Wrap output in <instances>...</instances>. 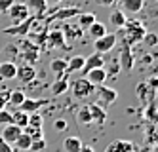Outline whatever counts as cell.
<instances>
[{"instance_id": "36", "label": "cell", "mask_w": 158, "mask_h": 152, "mask_svg": "<svg viewBox=\"0 0 158 152\" xmlns=\"http://www.w3.org/2000/svg\"><path fill=\"white\" fill-rule=\"evenodd\" d=\"M118 71H120V65H118V59H114V61H110L109 63V68H107V78L109 76H116L118 74Z\"/></svg>"}, {"instance_id": "24", "label": "cell", "mask_w": 158, "mask_h": 152, "mask_svg": "<svg viewBox=\"0 0 158 152\" xmlns=\"http://www.w3.org/2000/svg\"><path fill=\"white\" fill-rule=\"evenodd\" d=\"M27 8L35 11V15L40 17L46 14V10H48V4H46V0H29L27 2Z\"/></svg>"}, {"instance_id": "44", "label": "cell", "mask_w": 158, "mask_h": 152, "mask_svg": "<svg viewBox=\"0 0 158 152\" xmlns=\"http://www.w3.org/2000/svg\"><path fill=\"white\" fill-rule=\"evenodd\" d=\"M118 0H99V4L101 6H112V4H116Z\"/></svg>"}, {"instance_id": "43", "label": "cell", "mask_w": 158, "mask_h": 152, "mask_svg": "<svg viewBox=\"0 0 158 152\" xmlns=\"http://www.w3.org/2000/svg\"><path fill=\"white\" fill-rule=\"evenodd\" d=\"M143 40L147 42V46H156V36L154 34H145Z\"/></svg>"}, {"instance_id": "46", "label": "cell", "mask_w": 158, "mask_h": 152, "mask_svg": "<svg viewBox=\"0 0 158 152\" xmlns=\"http://www.w3.org/2000/svg\"><path fill=\"white\" fill-rule=\"evenodd\" d=\"M152 63V55H145V65H151Z\"/></svg>"}, {"instance_id": "6", "label": "cell", "mask_w": 158, "mask_h": 152, "mask_svg": "<svg viewBox=\"0 0 158 152\" xmlns=\"http://www.w3.org/2000/svg\"><path fill=\"white\" fill-rule=\"evenodd\" d=\"M116 46V34H110V32H107V34H103L101 38H95L94 40V48H95V51L97 53H107V51H112V48Z\"/></svg>"}, {"instance_id": "7", "label": "cell", "mask_w": 158, "mask_h": 152, "mask_svg": "<svg viewBox=\"0 0 158 152\" xmlns=\"http://www.w3.org/2000/svg\"><path fill=\"white\" fill-rule=\"evenodd\" d=\"M118 65H120V71H131L133 68V53H131V46L122 42V48H120V55H118Z\"/></svg>"}, {"instance_id": "15", "label": "cell", "mask_w": 158, "mask_h": 152, "mask_svg": "<svg viewBox=\"0 0 158 152\" xmlns=\"http://www.w3.org/2000/svg\"><path fill=\"white\" fill-rule=\"evenodd\" d=\"M46 38H48V42H50L52 48H57V50H65V48H69V46H67V42H65V38H63L61 29H57V31H48Z\"/></svg>"}, {"instance_id": "11", "label": "cell", "mask_w": 158, "mask_h": 152, "mask_svg": "<svg viewBox=\"0 0 158 152\" xmlns=\"http://www.w3.org/2000/svg\"><path fill=\"white\" fill-rule=\"evenodd\" d=\"M17 80H21V84H31V82H35L36 78V68L35 65H21L17 67V74H15Z\"/></svg>"}, {"instance_id": "31", "label": "cell", "mask_w": 158, "mask_h": 152, "mask_svg": "<svg viewBox=\"0 0 158 152\" xmlns=\"http://www.w3.org/2000/svg\"><path fill=\"white\" fill-rule=\"evenodd\" d=\"M31 143H32L31 135L23 131V133H21V135L15 139V143H14V145H17V148H19V150H29V148H31Z\"/></svg>"}, {"instance_id": "37", "label": "cell", "mask_w": 158, "mask_h": 152, "mask_svg": "<svg viewBox=\"0 0 158 152\" xmlns=\"http://www.w3.org/2000/svg\"><path fill=\"white\" fill-rule=\"evenodd\" d=\"M6 124H12V112L2 109L0 110V125H6Z\"/></svg>"}, {"instance_id": "30", "label": "cell", "mask_w": 158, "mask_h": 152, "mask_svg": "<svg viewBox=\"0 0 158 152\" xmlns=\"http://www.w3.org/2000/svg\"><path fill=\"white\" fill-rule=\"evenodd\" d=\"M130 150H133V145L128 141H116V143L109 145L107 148V152H130Z\"/></svg>"}, {"instance_id": "10", "label": "cell", "mask_w": 158, "mask_h": 152, "mask_svg": "<svg viewBox=\"0 0 158 152\" xmlns=\"http://www.w3.org/2000/svg\"><path fill=\"white\" fill-rule=\"evenodd\" d=\"M8 15L10 17H12V21L15 23V25H17V23H21V21H25L31 14H29V8H27V4H12V6H10L8 8Z\"/></svg>"}, {"instance_id": "45", "label": "cell", "mask_w": 158, "mask_h": 152, "mask_svg": "<svg viewBox=\"0 0 158 152\" xmlns=\"http://www.w3.org/2000/svg\"><path fill=\"white\" fill-rule=\"evenodd\" d=\"M80 152H95V150H94L92 146H84V145H82V148H80Z\"/></svg>"}, {"instance_id": "9", "label": "cell", "mask_w": 158, "mask_h": 152, "mask_svg": "<svg viewBox=\"0 0 158 152\" xmlns=\"http://www.w3.org/2000/svg\"><path fill=\"white\" fill-rule=\"evenodd\" d=\"M61 32H63V38H65L67 44L78 42L82 38V31H80V25H78V23H65Z\"/></svg>"}, {"instance_id": "40", "label": "cell", "mask_w": 158, "mask_h": 152, "mask_svg": "<svg viewBox=\"0 0 158 152\" xmlns=\"http://www.w3.org/2000/svg\"><path fill=\"white\" fill-rule=\"evenodd\" d=\"M12 4H14V0H0V14H6Z\"/></svg>"}, {"instance_id": "26", "label": "cell", "mask_w": 158, "mask_h": 152, "mask_svg": "<svg viewBox=\"0 0 158 152\" xmlns=\"http://www.w3.org/2000/svg\"><path fill=\"white\" fill-rule=\"evenodd\" d=\"M50 71L55 72V74H65L67 72V59H63V57H55V59L50 61Z\"/></svg>"}, {"instance_id": "4", "label": "cell", "mask_w": 158, "mask_h": 152, "mask_svg": "<svg viewBox=\"0 0 158 152\" xmlns=\"http://www.w3.org/2000/svg\"><path fill=\"white\" fill-rule=\"evenodd\" d=\"M95 91H97V105H101L103 109L109 107V105H112V103L116 101V97H118V91L112 89V88H107L105 84L103 86H97Z\"/></svg>"}, {"instance_id": "32", "label": "cell", "mask_w": 158, "mask_h": 152, "mask_svg": "<svg viewBox=\"0 0 158 152\" xmlns=\"http://www.w3.org/2000/svg\"><path fill=\"white\" fill-rule=\"evenodd\" d=\"M95 14H92V11H88V14H80L78 15V25H80V29H88L92 23H95Z\"/></svg>"}, {"instance_id": "5", "label": "cell", "mask_w": 158, "mask_h": 152, "mask_svg": "<svg viewBox=\"0 0 158 152\" xmlns=\"http://www.w3.org/2000/svg\"><path fill=\"white\" fill-rule=\"evenodd\" d=\"M19 53L27 61V65H35L38 61V44L31 42V40H23V44L19 48Z\"/></svg>"}, {"instance_id": "41", "label": "cell", "mask_w": 158, "mask_h": 152, "mask_svg": "<svg viewBox=\"0 0 158 152\" xmlns=\"http://www.w3.org/2000/svg\"><path fill=\"white\" fill-rule=\"evenodd\" d=\"M154 103H149V110H147V118H149L151 122H154V118H156V114H154Z\"/></svg>"}, {"instance_id": "22", "label": "cell", "mask_w": 158, "mask_h": 152, "mask_svg": "<svg viewBox=\"0 0 158 152\" xmlns=\"http://www.w3.org/2000/svg\"><path fill=\"white\" fill-rule=\"evenodd\" d=\"M12 124L19 125L21 129H25L27 124H29V114H27V112H23V110H19V109L12 110Z\"/></svg>"}, {"instance_id": "27", "label": "cell", "mask_w": 158, "mask_h": 152, "mask_svg": "<svg viewBox=\"0 0 158 152\" xmlns=\"http://www.w3.org/2000/svg\"><path fill=\"white\" fill-rule=\"evenodd\" d=\"M84 67V57L82 55H74L71 59H67V72H78Z\"/></svg>"}, {"instance_id": "3", "label": "cell", "mask_w": 158, "mask_h": 152, "mask_svg": "<svg viewBox=\"0 0 158 152\" xmlns=\"http://www.w3.org/2000/svg\"><path fill=\"white\" fill-rule=\"evenodd\" d=\"M95 93V86L89 84L86 78H78L73 82V95L76 99H88L89 95Z\"/></svg>"}, {"instance_id": "42", "label": "cell", "mask_w": 158, "mask_h": 152, "mask_svg": "<svg viewBox=\"0 0 158 152\" xmlns=\"http://www.w3.org/2000/svg\"><path fill=\"white\" fill-rule=\"evenodd\" d=\"M0 152H14L12 145H8L6 141H2V137H0Z\"/></svg>"}, {"instance_id": "33", "label": "cell", "mask_w": 158, "mask_h": 152, "mask_svg": "<svg viewBox=\"0 0 158 152\" xmlns=\"http://www.w3.org/2000/svg\"><path fill=\"white\" fill-rule=\"evenodd\" d=\"M78 122L84 124V125L94 124V122H92V116H89V110H88V105H84V107L78 110Z\"/></svg>"}, {"instance_id": "39", "label": "cell", "mask_w": 158, "mask_h": 152, "mask_svg": "<svg viewBox=\"0 0 158 152\" xmlns=\"http://www.w3.org/2000/svg\"><path fill=\"white\" fill-rule=\"evenodd\" d=\"M53 127H55V131H65L67 129V122L63 118H57V120H55V124H53Z\"/></svg>"}, {"instance_id": "23", "label": "cell", "mask_w": 158, "mask_h": 152, "mask_svg": "<svg viewBox=\"0 0 158 152\" xmlns=\"http://www.w3.org/2000/svg\"><path fill=\"white\" fill-rule=\"evenodd\" d=\"M80 148H82V141L78 137H65V141H63L65 152H80Z\"/></svg>"}, {"instance_id": "49", "label": "cell", "mask_w": 158, "mask_h": 152, "mask_svg": "<svg viewBox=\"0 0 158 152\" xmlns=\"http://www.w3.org/2000/svg\"><path fill=\"white\" fill-rule=\"evenodd\" d=\"M0 51H2V50H0Z\"/></svg>"}, {"instance_id": "34", "label": "cell", "mask_w": 158, "mask_h": 152, "mask_svg": "<svg viewBox=\"0 0 158 152\" xmlns=\"http://www.w3.org/2000/svg\"><path fill=\"white\" fill-rule=\"evenodd\" d=\"M29 127H35V129H42V116L36 114V112H32L29 114Z\"/></svg>"}, {"instance_id": "29", "label": "cell", "mask_w": 158, "mask_h": 152, "mask_svg": "<svg viewBox=\"0 0 158 152\" xmlns=\"http://www.w3.org/2000/svg\"><path fill=\"white\" fill-rule=\"evenodd\" d=\"M27 97H25V93L21 91V89H10V97H8V103L12 105V107H19L21 103H23Z\"/></svg>"}, {"instance_id": "19", "label": "cell", "mask_w": 158, "mask_h": 152, "mask_svg": "<svg viewBox=\"0 0 158 152\" xmlns=\"http://www.w3.org/2000/svg\"><path fill=\"white\" fill-rule=\"evenodd\" d=\"M88 110H89V116H92V122H97V124H103L107 120V110L97 103H92L88 105Z\"/></svg>"}, {"instance_id": "12", "label": "cell", "mask_w": 158, "mask_h": 152, "mask_svg": "<svg viewBox=\"0 0 158 152\" xmlns=\"http://www.w3.org/2000/svg\"><path fill=\"white\" fill-rule=\"evenodd\" d=\"M21 133H23V129H21L19 125H15V124H6L4 129H2V133H0V137H2V141H6L8 145H14L15 139Z\"/></svg>"}, {"instance_id": "25", "label": "cell", "mask_w": 158, "mask_h": 152, "mask_svg": "<svg viewBox=\"0 0 158 152\" xmlns=\"http://www.w3.org/2000/svg\"><path fill=\"white\" fill-rule=\"evenodd\" d=\"M86 31H88V36H92L94 40H95V38H101L103 34H107V27L103 25V23H99V21L92 23V25H89Z\"/></svg>"}, {"instance_id": "8", "label": "cell", "mask_w": 158, "mask_h": 152, "mask_svg": "<svg viewBox=\"0 0 158 152\" xmlns=\"http://www.w3.org/2000/svg\"><path fill=\"white\" fill-rule=\"evenodd\" d=\"M105 55L103 53H97V51H94L89 57H84V67H82V72H84V76L89 72V71H94V68H101V67H105Z\"/></svg>"}, {"instance_id": "28", "label": "cell", "mask_w": 158, "mask_h": 152, "mask_svg": "<svg viewBox=\"0 0 158 152\" xmlns=\"http://www.w3.org/2000/svg\"><path fill=\"white\" fill-rule=\"evenodd\" d=\"M109 19H110V23H112V27H118V29H122L124 25H126V14H124L122 10H116V11H112V14L109 15Z\"/></svg>"}, {"instance_id": "35", "label": "cell", "mask_w": 158, "mask_h": 152, "mask_svg": "<svg viewBox=\"0 0 158 152\" xmlns=\"http://www.w3.org/2000/svg\"><path fill=\"white\" fill-rule=\"evenodd\" d=\"M44 148H46V139H32L31 143V152H42Z\"/></svg>"}, {"instance_id": "2", "label": "cell", "mask_w": 158, "mask_h": 152, "mask_svg": "<svg viewBox=\"0 0 158 152\" xmlns=\"http://www.w3.org/2000/svg\"><path fill=\"white\" fill-rule=\"evenodd\" d=\"M36 21V15H29L25 21L17 23V25H12V27H6L4 29V34H10V36H25L32 31V25Z\"/></svg>"}, {"instance_id": "21", "label": "cell", "mask_w": 158, "mask_h": 152, "mask_svg": "<svg viewBox=\"0 0 158 152\" xmlns=\"http://www.w3.org/2000/svg\"><path fill=\"white\" fill-rule=\"evenodd\" d=\"M122 4V11H128V14H137L143 8L145 0H120Z\"/></svg>"}, {"instance_id": "16", "label": "cell", "mask_w": 158, "mask_h": 152, "mask_svg": "<svg viewBox=\"0 0 158 152\" xmlns=\"http://www.w3.org/2000/svg\"><path fill=\"white\" fill-rule=\"evenodd\" d=\"M137 97L143 101V105H149V103H154V97H156V89H152L149 84H139L137 86Z\"/></svg>"}, {"instance_id": "1", "label": "cell", "mask_w": 158, "mask_h": 152, "mask_svg": "<svg viewBox=\"0 0 158 152\" xmlns=\"http://www.w3.org/2000/svg\"><path fill=\"white\" fill-rule=\"evenodd\" d=\"M122 29H126L124 32V42L126 44H135V42H143V36L147 34V29L143 27V23L135 21V19H126V25Z\"/></svg>"}, {"instance_id": "47", "label": "cell", "mask_w": 158, "mask_h": 152, "mask_svg": "<svg viewBox=\"0 0 158 152\" xmlns=\"http://www.w3.org/2000/svg\"><path fill=\"white\" fill-rule=\"evenodd\" d=\"M61 0H46V4H59Z\"/></svg>"}, {"instance_id": "48", "label": "cell", "mask_w": 158, "mask_h": 152, "mask_svg": "<svg viewBox=\"0 0 158 152\" xmlns=\"http://www.w3.org/2000/svg\"><path fill=\"white\" fill-rule=\"evenodd\" d=\"M0 82H2V78H0Z\"/></svg>"}, {"instance_id": "18", "label": "cell", "mask_w": 158, "mask_h": 152, "mask_svg": "<svg viewBox=\"0 0 158 152\" xmlns=\"http://www.w3.org/2000/svg\"><path fill=\"white\" fill-rule=\"evenodd\" d=\"M67 89H69V78H67L65 74H59L57 80L52 84V95L59 97V95H63V93H67Z\"/></svg>"}, {"instance_id": "17", "label": "cell", "mask_w": 158, "mask_h": 152, "mask_svg": "<svg viewBox=\"0 0 158 152\" xmlns=\"http://www.w3.org/2000/svg\"><path fill=\"white\" fill-rule=\"evenodd\" d=\"M86 80L89 82V84H94L95 88H97V86H103V84H105V80H107L105 67H101V68H94V71H89V72L86 74Z\"/></svg>"}, {"instance_id": "13", "label": "cell", "mask_w": 158, "mask_h": 152, "mask_svg": "<svg viewBox=\"0 0 158 152\" xmlns=\"http://www.w3.org/2000/svg\"><path fill=\"white\" fill-rule=\"evenodd\" d=\"M80 14H82L80 8H76V6H73V8H63V10L53 11V14L48 17V21H67V19H71L74 15H80Z\"/></svg>"}, {"instance_id": "14", "label": "cell", "mask_w": 158, "mask_h": 152, "mask_svg": "<svg viewBox=\"0 0 158 152\" xmlns=\"http://www.w3.org/2000/svg\"><path fill=\"white\" fill-rule=\"evenodd\" d=\"M48 103H50V99H25L17 109L27 112V114H32V112H36L40 107H46Z\"/></svg>"}, {"instance_id": "38", "label": "cell", "mask_w": 158, "mask_h": 152, "mask_svg": "<svg viewBox=\"0 0 158 152\" xmlns=\"http://www.w3.org/2000/svg\"><path fill=\"white\" fill-rule=\"evenodd\" d=\"M8 97H10V89H2V91H0V110H2V109H6Z\"/></svg>"}, {"instance_id": "20", "label": "cell", "mask_w": 158, "mask_h": 152, "mask_svg": "<svg viewBox=\"0 0 158 152\" xmlns=\"http://www.w3.org/2000/svg\"><path fill=\"white\" fill-rule=\"evenodd\" d=\"M15 74H17V67L12 61L0 63V78H2V80H14Z\"/></svg>"}]
</instances>
